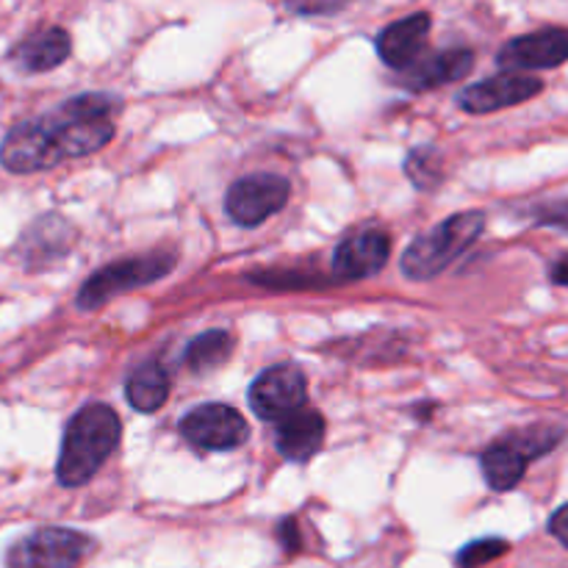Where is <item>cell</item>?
Returning a JSON list of instances; mask_svg holds the SVG:
<instances>
[{
  "label": "cell",
  "mask_w": 568,
  "mask_h": 568,
  "mask_svg": "<svg viewBox=\"0 0 568 568\" xmlns=\"http://www.w3.org/2000/svg\"><path fill=\"white\" fill-rule=\"evenodd\" d=\"M122 436V422L114 408L103 403H92L78 410L67 422L64 438H61L59 464H55V480L64 488L87 486L105 460L114 455Z\"/></svg>",
  "instance_id": "cell-1"
},
{
  "label": "cell",
  "mask_w": 568,
  "mask_h": 568,
  "mask_svg": "<svg viewBox=\"0 0 568 568\" xmlns=\"http://www.w3.org/2000/svg\"><path fill=\"white\" fill-rule=\"evenodd\" d=\"M486 231V214L483 211H460L447 216L442 225L430 227L419 239L408 244L403 253V275L408 281L425 283L447 272L471 244Z\"/></svg>",
  "instance_id": "cell-2"
},
{
  "label": "cell",
  "mask_w": 568,
  "mask_h": 568,
  "mask_svg": "<svg viewBox=\"0 0 568 568\" xmlns=\"http://www.w3.org/2000/svg\"><path fill=\"white\" fill-rule=\"evenodd\" d=\"M564 438L566 430L560 425H532L497 438L480 455V469L488 488L497 494L514 491L525 480L530 460L549 455Z\"/></svg>",
  "instance_id": "cell-3"
},
{
  "label": "cell",
  "mask_w": 568,
  "mask_h": 568,
  "mask_svg": "<svg viewBox=\"0 0 568 568\" xmlns=\"http://www.w3.org/2000/svg\"><path fill=\"white\" fill-rule=\"evenodd\" d=\"M175 261L178 258L172 250H153V253L114 261V264L98 270L83 283L75 297V305L81 311H98L100 305L111 303L120 294L133 292L139 286H150V283L166 277L175 270Z\"/></svg>",
  "instance_id": "cell-4"
},
{
  "label": "cell",
  "mask_w": 568,
  "mask_h": 568,
  "mask_svg": "<svg viewBox=\"0 0 568 568\" xmlns=\"http://www.w3.org/2000/svg\"><path fill=\"white\" fill-rule=\"evenodd\" d=\"M94 552V541L70 527H42L6 552V568H78Z\"/></svg>",
  "instance_id": "cell-5"
},
{
  "label": "cell",
  "mask_w": 568,
  "mask_h": 568,
  "mask_svg": "<svg viewBox=\"0 0 568 568\" xmlns=\"http://www.w3.org/2000/svg\"><path fill=\"white\" fill-rule=\"evenodd\" d=\"M288 181L275 172H253L231 183L225 194V211L236 225L258 227L261 222L270 220L272 214L286 205Z\"/></svg>",
  "instance_id": "cell-6"
},
{
  "label": "cell",
  "mask_w": 568,
  "mask_h": 568,
  "mask_svg": "<svg viewBox=\"0 0 568 568\" xmlns=\"http://www.w3.org/2000/svg\"><path fill=\"white\" fill-rule=\"evenodd\" d=\"M250 408L258 419L281 422L294 410L305 408L308 399V381L303 369L294 364H277L261 372L250 386Z\"/></svg>",
  "instance_id": "cell-7"
},
{
  "label": "cell",
  "mask_w": 568,
  "mask_h": 568,
  "mask_svg": "<svg viewBox=\"0 0 568 568\" xmlns=\"http://www.w3.org/2000/svg\"><path fill=\"white\" fill-rule=\"evenodd\" d=\"M181 436L209 453H231L250 438V425L236 408L222 403H205L181 419Z\"/></svg>",
  "instance_id": "cell-8"
},
{
  "label": "cell",
  "mask_w": 568,
  "mask_h": 568,
  "mask_svg": "<svg viewBox=\"0 0 568 568\" xmlns=\"http://www.w3.org/2000/svg\"><path fill=\"white\" fill-rule=\"evenodd\" d=\"M568 61V28L549 26L508 39L499 48L497 64L503 72L555 70Z\"/></svg>",
  "instance_id": "cell-9"
},
{
  "label": "cell",
  "mask_w": 568,
  "mask_h": 568,
  "mask_svg": "<svg viewBox=\"0 0 568 568\" xmlns=\"http://www.w3.org/2000/svg\"><path fill=\"white\" fill-rule=\"evenodd\" d=\"M0 164L11 175H31V172L53 170V166L61 164L59 150H55L53 139H50L42 116L17 122L6 133L3 144H0Z\"/></svg>",
  "instance_id": "cell-10"
},
{
  "label": "cell",
  "mask_w": 568,
  "mask_h": 568,
  "mask_svg": "<svg viewBox=\"0 0 568 568\" xmlns=\"http://www.w3.org/2000/svg\"><path fill=\"white\" fill-rule=\"evenodd\" d=\"M544 92V81L527 72H499V75L477 81L460 89L458 105L466 114H494L510 105L527 103Z\"/></svg>",
  "instance_id": "cell-11"
},
{
  "label": "cell",
  "mask_w": 568,
  "mask_h": 568,
  "mask_svg": "<svg viewBox=\"0 0 568 568\" xmlns=\"http://www.w3.org/2000/svg\"><path fill=\"white\" fill-rule=\"evenodd\" d=\"M392 255V239L386 231L366 227L344 239L333 253V281L353 283L377 275L388 264Z\"/></svg>",
  "instance_id": "cell-12"
},
{
  "label": "cell",
  "mask_w": 568,
  "mask_h": 568,
  "mask_svg": "<svg viewBox=\"0 0 568 568\" xmlns=\"http://www.w3.org/2000/svg\"><path fill=\"white\" fill-rule=\"evenodd\" d=\"M75 244V227L59 214H44L22 231L14 255L26 270H44L64 258Z\"/></svg>",
  "instance_id": "cell-13"
},
{
  "label": "cell",
  "mask_w": 568,
  "mask_h": 568,
  "mask_svg": "<svg viewBox=\"0 0 568 568\" xmlns=\"http://www.w3.org/2000/svg\"><path fill=\"white\" fill-rule=\"evenodd\" d=\"M430 28L433 17L427 14V11H416V14L403 17V20L383 28L375 39L377 55H381L383 64L399 72H405L410 64H416V61L425 55Z\"/></svg>",
  "instance_id": "cell-14"
},
{
  "label": "cell",
  "mask_w": 568,
  "mask_h": 568,
  "mask_svg": "<svg viewBox=\"0 0 568 568\" xmlns=\"http://www.w3.org/2000/svg\"><path fill=\"white\" fill-rule=\"evenodd\" d=\"M72 53V37L61 26L39 28L11 48L9 59L20 72L37 75L64 64Z\"/></svg>",
  "instance_id": "cell-15"
},
{
  "label": "cell",
  "mask_w": 568,
  "mask_h": 568,
  "mask_svg": "<svg viewBox=\"0 0 568 568\" xmlns=\"http://www.w3.org/2000/svg\"><path fill=\"white\" fill-rule=\"evenodd\" d=\"M475 70V50L449 48L438 53L422 55L416 64L403 72V87L410 92H427V89L444 87V83L464 81Z\"/></svg>",
  "instance_id": "cell-16"
},
{
  "label": "cell",
  "mask_w": 568,
  "mask_h": 568,
  "mask_svg": "<svg viewBox=\"0 0 568 568\" xmlns=\"http://www.w3.org/2000/svg\"><path fill=\"white\" fill-rule=\"evenodd\" d=\"M325 442V419L320 410L300 408L277 422L275 447L292 464H308Z\"/></svg>",
  "instance_id": "cell-17"
},
{
  "label": "cell",
  "mask_w": 568,
  "mask_h": 568,
  "mask_svg": "<svg viewBox=\"0 0 568 568\" xmlns=\"http://www.w3.org/2000/svg\"><path fill=\"white\" fill-rule=\"evenodd\" d=\"M125 397L139 414H155L170 397V372L159 361H144L128 375Z\"/></svg>",
  "instance_id": "cell-18"
},
{
  "label": "cell",
  "mask_w": 568,
  "mask_h": 568,
  "mask_svg": "<svg viewBox=\"0 0 568 568\" xmlns=\"http://www.w3.org/2000/svg\"><path fill=\"white\" fill-rule=\"evenodd\" d=\"M236 347V338L227 331L220 327H211V331L200 333L192 342L186 344V353H183V366L192 369L194 375H205V372L220 369L222 364H227Z\"/></svg>",
  "instance_id": "cell-19"
},
{
  "label": "cell",
  "mask_w": 568,
  "mask_h": 568,
  "mask_svg": "<svg viewBox=\"0 0 568 568\" xmlns=\"http://www.w3.org/2000/svg\"><path fill=\"white\" fill-rule=\"evenodd\" d=\"M405 175L414 183L419 192H436L444 183V164L442 153L430 144H422V148H414L405 159Z\"/></svg>",
  "instance_id": "cell-20"
},
{
  "label": "cell",
  "mask_w": 568,
  "mask_h": 568,
  "mask_svg": "<svg viewBox=\"0 0 568 568\" xmlns=\"http://www.w3.org/2000/svg\"><path fill=\"white\" fill-rule=\"evenodd\" d=\"M508 552H510V544L505 541V538H494V536L477 538V541L466 544V547L460 549L455 564H458V568H483L494 564V560L505 558Z\"/></svg>",
  "instance_id": "cell-21"
},
{
  "label": "cell",
  "mask_w": 568,
  "mask_h": 568,
  "mask_svg": "<svg viewBox=\"0 0 568 568\" xmlns=\"http://www.w3.org/2000/svg\"><path fill=\"white\" fill-rule=\"evenodd\" d=\"M247 281L258 283L264 288H322L325 281L316 275H308V272L297 270H266L255 272V275H247Z\"/></svg>",
  "instance_id": "cell-22"
},
{
  "label": "cell",
  "mask_w": 568,
  "mask_h": 568,
  "mask_svg": "<svg viewBox=\"0 0 568 568\" xmlns=\"http://www.w3.org/2000/svg\"><path fill=\"white\" fill-rule=\"evenodd\" d=\"M281 3L294 17H336L349 9L353 0H281Z\"/></svg>",
  "instance_id": "cell-23"
},
{
  "label": "cell",
  "mask_w": 568,
  "mask_h": 568,
  "mask_svg": "<svg viewBox=\"0 0 568 568\" xmlns=\"http://www.w3.org/2000/svg\"><path fill=\"white\" fill-rule=\"evenodd\" d=\"M532 220L538 225H552V227H564L568 231V200H552V203H544L532 211Z\"/></svg>",
  "instance_id": "cell-24"
},
{
  "label": "cell",
  "mask_w": 568,
  "mask_h": 568,
  "mask_svg": "<svg viewBox=\"0 0 568 568\" xmlns=\"http://www.w3.org/2000/svg\"><path fill=\"white\" fill-rule=\"evenodd\" d=\"M277 544L286 555H297L303 549V541H300V527L294 519H283L277 525Z\"/></svg>",
  "instance_id": "cell-25"
},
{
  "label": "cell",
  "mask_w": 568,
  "mask_h": 568,
  "mask_svg": "<svg viewBox=\"0 0 568 568\" xmlns=\"http://www.w3.org/2000/svg\"><path fill=\"white\" fill-rule=\"evenodd\" d=\"M547 530H549V536L560 544V547L568 549V503L560 505V508L549 516Z\"/></svg>",
  "instance_id": "cell-26"
},
{
  "label": "cell",
  "mask_w": 568,
  "mask_h": 568,
  "mask_svg": "<svg viewBox=\"0 0 568 568\" xmlns=\"http://www.w3.org/2000/svg\"><path fill=\"white\" fill-rule=\"evenodd\" d=\"M549 281H552L555 286L568 288V253L552 261V266H549Z\"/></svg>",
  "instance_id": "cell-27"
}]
</instances>
